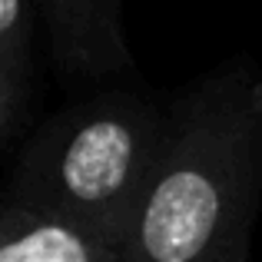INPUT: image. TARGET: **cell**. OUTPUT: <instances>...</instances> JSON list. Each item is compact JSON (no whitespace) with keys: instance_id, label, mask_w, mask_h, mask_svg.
Instances as JSON below:
<instances>
[{"instance_id":"obj_1","label":"cell","mask_w":262,"mask_h":262,"mask_svg":"<svg viewBox=\"0 0 262 262\" xmlns=\"http://www.w3.org/2000/svg\"><path fill=\"white\" fill-rule=\"evenodd\" d=\"M262 206V67L199 80L166 113V140L120 262H246Z\"/></svg>"},{"instance_id":"obj_2","label":"cell","mask_w":262,"mask_h":262,"mask_svg":"<svg viewBox=\"0 0 262 262\" xmlns=\"http://www.w3.org/2000/svg\"><path fill=\"white\" fill-rule=\"evenodd\" d=\"M166 140V113L100 96L50 120L24 149L4 203L70 223L123 249Z\"/></svg>"},{"instance_id":"obj_3","label":"cell","mask_w":262,"mask_h":262,"mask_svg":"<svg viewBox=\"0 0 262 262\" xmlns=\"http://www.w3.org/2000/svg\"><path fill=\"white\" fill-rule=\"evenodd\" d=\"M50 53L67 73L110 77L133 70L123 0H33Z\"/></svg>"},{"instance_id":"obj_4","label":"cell","mask_w":262,"mask_h":262,"mask_svg":"<svg viewBox=\"0 0 262 262\" xmlns=\"http://www.w3.org/2000/svg\"><path fill=\"white\" fill-rule=\"evenodd\" d=\"M0 262H120V252L70 223L0 199Z\"/></svg>"},{"instance_id":"obj_5","label":"cell","mask_w":262,"mask_h":262,"mask_svg":"<svg viewBox=\"0 0 262 262\" xmlns=\"http://www.w3.org/2000/svg\"><path fill=\"white\" fill-rule=\"evenodd\" d=\"M33 24H37L33 0H0V63L24 83L30 73Z\"/></svg>"},{"instance_id":"obj_6","label":"cell","mask_w":262,"mask_h":262,"mask_svg":"<svg viewBox=\"0 0 262 262\" xmlns=\"http://www.w3.org/2000/svg\"><path fill=\"white\" fill-rule=\"evenodd\" d=\"M24 80L13 77L10 70H7L4 63H0V143L7 140V133H10L13 120H17L20 113V100H24Z\"/></svg>"}]
</instances>
